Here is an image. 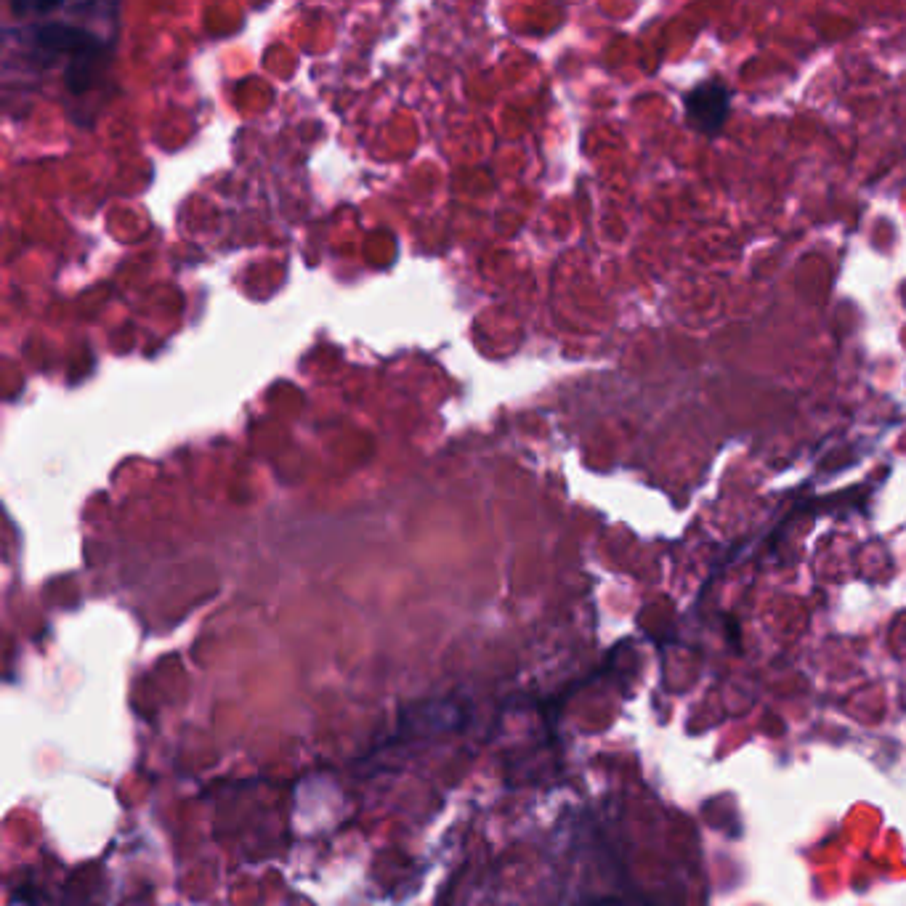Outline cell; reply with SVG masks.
Wrapping results in <instances>:
<instances>
[{
	"label": "cell",
	"instance_id": "1",
	"mask_svg": "<svg viewBox=\"0 0 906 906\" xmlns=\"http://www.w3.org/2000/svg\"><path fill=\"white\" fill-rule=\"evenodd\" d=\"M683 107L694 131L715 136L731 117V91L721 80H702L683 96Z\"/></svg>",
	"mask_w": 906,
	"mask_h": 906
},
{
	"label": "cell",
	"instance_id": "2",
	"mask_svg": "<svg viewBox=\"0 0 906 906\" xmlns=\"http://www.w3.org/2000/svg\"><path fill=\"white\" fill-rule=\"evenodd\" d=\"M596 906H617V904H614V901H598Z\"/></svg>",
	"mask_w": 906,
	"mask_h": 906
}]
</instances>
